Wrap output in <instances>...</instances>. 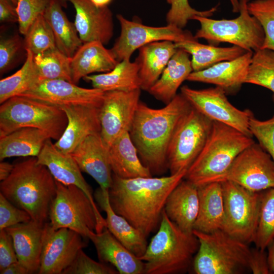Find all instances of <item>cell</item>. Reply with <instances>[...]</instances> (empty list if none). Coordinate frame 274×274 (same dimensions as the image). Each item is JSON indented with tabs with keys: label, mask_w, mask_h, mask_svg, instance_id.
<instances>
[{
	"label": "cell",
	"mask_w": 274,
	"mask_h": 274,
	"mask_svg": "<svg viewBox=\"0 0 274 274\" xmlns=\"http://www.w3.org/2000/svg\"><path fill=\"white\" fill-rule=\"evenodd\" d=\"M187 170L169 176L130 179L113 174L109 190L111 207L148 237L159 227L167 198Z\"/></svg>",
	"instance_id": "6da1fadb"
},
{
	"label": "cell",
	"mask_w": 274,
	"mask_h": 274,
	"mask_svg": "<svg viewBox=\"0 0 274 274\" xmlns=\"http://www.w3.org/2000/svg\"><path fill=\"white\" fill-rule=\"evenodd\" d=\"M191 107L181 93L159 109L139 102L129 132L141 161L152 175L162 174L168 169L167 152L171 138Z\"/></svg>",
	"instance_id": "7a4b0ae2"
},
{
	"label": "cell",
	"mask_w": 274,
	"mask_h": 274,
	"mask_svg": "<svg viewBox=\"0 0 274 274\" xmlns=\"http://www.w3.org/2000/svg\"><path fill=\"white\" fill-rule=\"evenodd\" d=\"M10 175L0 184V193L17 207L26 211L32 220L44 225L56 193L55 179L45 165L30 157L14 164Z\"/></svg>",
	"instance_id": "3957f363"
},
{
	"label": "cell",
	"mask_w": 274,
	"mask_h": 274,
	"mask_svg": "<svg viewBox=\"0 0 274 274\" xmlns=\"http://www.w3.org/2000/svg\"><path fill=\"white\" fill-rule=\"evenodd\" d=\"M198 247L193 233L181 229L163 210L156 233L139 258L144 262V273H177L188 269Z\"/></svg>",
	"instance_id": "277c9868"
},
{
	"label": "cell",
	"mask_w": 274,
	"mask_h": 274,
	"mask_svg": "<svg viewBox=\"0 0 274 274\" xmlns=\"http://www.w3.org/2000/svg\"><path fill=\"white\" fill-rule=\"evenodd\" d=\"M254 142L252 137L213 121L208 139L184 179L197 187L217 182L227 171L236 156Z\"/></svg>",
	"instance_id": "5b68a950"
},
{
	"label": "cell",
	"mask_w": 274,
	"mask_h": 274,
	"mask_svg": "<svg viewBox=\"0 0 274 274\" xmlns=\"http://www.w3.org/2000/svg\"><path fill=\"white\" fill-rule=\"evenodd\" d=\"M193 234L199 247L193 261L196 274H234L247 267L251 250L247 244L218 230L205 233L196 230Z\"/></svg>",
	"instance_id": "8992f818"
},
{
	"label": "cell",
	"mask_w": 274,
	"mask_h": 274,
	"mask_svg": "<svg viewBox=\"0 0 274 274\" xmlns=\"http://www.w3.org/2000/svg\"><path fill=\"white\" fill-rule=\"evenodd\" d=\"M1 105L0 138L21 128L34 127L46 131L56 141L67 125L64 112L56 106L22 96Z\"/></svg>",
	"instance_id": "52a82bcc"
},
{
	"label": "cell",
	"mask_w": 274,
	"mask_h": 274,
	"mask_svg": "<svg viewBox=\"0 0 274 274\" xmlns=\"http://www.w3.org/2000/svg\"><path fill=\"white\" fill-rule=\"evenodd\" d=\"M250 0H239V15L232 19H213L195 16L200 27L194 37L203 39L209 44L217 46L228 43L239 47L246 51L255 52L261 49L264 41V32L259 21L248 10Z\"/></svg>",
	"instance_id": "ba28073f"
},
{
	"label": "cell",
	"mask_w": 274,
	"mask_h": 274,
	"mask_svg": "<svg viewBox=\"0 0 274 274\" xmlns=\"http://www.w3.org/2000/svg\"><path fill=\"white\" fill-rule=\"evenodd\" d=\"M56 193L49 210V223L54 229H72L88 238L93 232L102 228L92 202L75 185H65L55 180Z\"/></svg>",
	"instance_id": "9c48e42d"
},
{
	"label": "cell",
	"mask_w": 274,
	"mask_h": 274,
	"mask_svg": "<svg viewBox=\"0 0 274 274\" xmlns=\"http://www.w3.org/2000/svg\"><path fill=\"white\" fill-rule=\"evenodd\" d=\"M222 186L224 219L222 230L247 244L254 242L261 195L230 181Z\"/></svg>",
	"instance_id": "30bf717a"
},
{
	"label": "cell",
	"mask_w": 274,
	"mask_h": 274,
	"mask_svg": "<svg viewBox=\"0 0 274 274\" xmlns=\"http://www.w3.org/2000/svg\"><path fill=\"white\" fill-rule=\"evenodd\" d=\"M213 121L192 107L179 122L167 152L170 175L187 170L201 151L210 135Z\"/></svg>",
	"instance_id": "8fae6325"
},
{
	"label": "cell",
	"mask_w": 274,
	"mask_h": 274,
	"mask_svg": "<svg viewBox=\"0 0 274 274\" xmlns=\"http://www.w3.org/2000/svg\"><path fill=\"white\" fill-rule=\"evenodd\" d=\"M230 181L251 191L274 187V163L270 155L255 142L242 151L217 182Z\"/></svg>",
	"instance_id": "7c38bea8"
},
{
	"label": "cell",
	"mask_w": 274,
	"mask_h": 274,
	"mask_svg": "<svg viewBox=\"0 0 274 274\" xmlns=\"http://www.w3.org/2000/svg\"><path fill=\"white\" fill-rule=\"evenodd\" d=\"M181 93L193 108L206 117L253 137L249 126L253 113L250 110H241L233 106L222 89L216 86L194 89L184 85L181 88Z\"/></svg>",
	"instance_id": "4fadbf2b"
},
{
	"label": "cell",
	"mask_w": 274,
	"mask_h": 274,
	"mask_svg": "<svg viewBox=\"0 0 274 274\" xmlns=\"http://www.w3.org/2000/svg\"><path fill=\"white\" fill-rule=\"evenodd\" d=\"M117 18L120 25V33L110 49L118 62L130 60L136 49L154 42L198 40L189 30L173 24L151 26L128 20L121 14H118Z\"/></svg>",
	"instance_id": "5bb4252c"
},
{
	"label": "cell",
	"mask_w": 274,
	"mask_h": 274,
	"mask_svg": "<svg viewBox=\"0 0 274 274\" xmlns=\"http://www.w3.org/2000/svg\"><path fill=\"white\" fill-rule=\"evenodd\" d=\"M87 239L66 228L54 229L45 224L39 274H62L79 251L87 246Z\"/></svg>",
	"instance_id": "9a60e30c"
},
{
	"label": "cell",
	"mask_w": 274,
	"mask_h": 274,
	"mask_svg": "<svg viewBox=\"0 0 274 274\" xmlns=\"http://www.w3.org/2000/svg\"><path fill=\"white\" fill-rule=\"evenodd\" d=\"M141 90L105 92L99 112L100 133L108 149L121 133L129 131L140 101Z\"/></svg>",
	"instance_id": "2e32d148"
},
{
	"label": "cell",
	"mask_w": 274,
	"mask_h": 274,
	"mask_svg": "<svg viewBox=\"0 0 274 274\" xmlns=\"http://www.w3.org/2000/svg\"><path fill=\"white\" fill-rule=\"evenodd\" d=\"M105 92L95 88L79 87L61 79L45 80L18 96H22L50 105L60 107L84 105L100 108Z\"/></svg>",
	"instance_id": "e0dca14e"
},
{
	"label": "cell",
	"mask_w": 274,
	"mask_h": 274,
	"mask_svg": "<svg viewBox=\"0 0 274 274\" xmlns=\"http://www.w3.org/2000/svg\"><path fill=\"white\" fill-rule=\"evenodd\" d=\"M48 139L37 157V162L45 165L55 180L65 185H75L81 189L92 203L100 222L105 224V219L101 215L94 200L91 187L84 179L78 164L71 153L62 152Z\"/></svg>",
	"instance_id": "ac0fdd59"
},
{
	"label": "cell",
	"mask_w": 274,
	"mask_h": 274,
	"mask_svg": "<svg viewBox=\"0 0 274 274\" xmlns=\"http://www.w3.org/2000/svg\"><path fill=\"white\" fill-rule=\"evenodd\" d=\"M71 3L76 12L74 24L83 43H109L114 35L113 13L108 6L98 7L91 0H62Z\"/></svg>",
	"instance_id": "d6986e66"
},
{
	"label": "cell",
	"mask_w": 274,
	"mask_h": 274,
	"mask_svg": "<svg viewBox=\"0 0 274 274\" xmlns=\"http://www.w3.org/2000/svg\"><path fill=\"white\" fill-rule=\"evenodd\" d=\"M59 107L64 112L67 119L64 131L54 143L62 152L71 154L87 137L100 133V108L84 105Z\"/></svg>",
	"instance_id": "ffe728a7"
},
{
	"label": "cell",
	"mask_w": 274,
	"mask_h": 274,
	"mask_svg": "<svg viewBox=\"0 0 274 274\" xmlns=\"http://www.w3.org/2000/svg\"><path fill=\"white\" fill-rule=\"evenodd\" d=\"M82 172L92 177L104 193H109L112 182V171L108 149L100 133L87 137L71 153Z\"/></svg>",
	"instance_id": "44dd1931"
},
{
	"label": "cell",
	"mask_w": 274,
	"mask_h": 274,
	"mask_svg": "<svg viewBox=\"0 0 274 274\" xmlns=\"http://www.w3.org/2000/svg\"><path fill=\"white\" fill-rule=\"evenodd\" d=\"M253 54V52L247 51L235 59L193 71L187 80L214 84L222 89L226 94H235L245 84Z\"/></svg>",
	"instance_id": "7402d4cb"
},
{
	"label": "cell",
	"mask_w": 274,
	"mask_h": 274,
	"mask_svg": "<svg viewBox=\"0 0 274 274\" xmlns=\"http://www.w3.org/2000/svg\"><path fill=\"white\" fill-rule=\"evenodd\" d=\"M89 239L93 243L100 261L113 265L119 273H144V262L118 241L107 227L100 232H92Z\"/></svg>",
	"instance_id": "603a6c76"
},
{
	"label": "cell",
	"mask_w": 274,
	"mask_h": 274,
	"mask_svg": "<svg viewBox=\"0 0 274 274\" xmlns=\"http://www.w3.org/2000/svg\"><path fill=\"white\" fill-rule=\"evenodd\" d=\"M44 226L31 220L5 229L12 238L18 261L29 273H38L40 269Z\"/></svg>",
	"instance_id": "cb8c5ba5"
},
{
	"label": "cell",
	"mask_w": 274,
	"mask_h": 274,
	"mask_svg": "<svg viewBox=\"0 0 274 274\" xmlns=\"http://www.w3.org/2000/svg\"><path fill=\"white\" fill-rule=\"evenodd\" d=\"M164 211L181 229L193 232L199 211L197 187L186 180H182L167 198Z\"/></svg>",
	"instance_id": "d4e9b609"
},
{
	"label": "cell",
	"mask_w": 274,
	"mask_h": 274,
	"mask_svg": "<svg viewBox=\"0 0 274 274\" xmlns=\"http://www.w3.org/2000/svg\"><path fill=\"white\" fill-rule=\"evenodd\" d=\"M99 41L83 43L71 59L72 83L77 84L82 78L94 73H107L119 62L111 49Z\"/></svg>",
	"instance_id": "484cf974"
},
{
	"label": "cell",
	"mask_w": 274,
	"mask_h": 274,
	"mask_svg": "<svg viewBox=\"0 0 274 274\" xmlns=\"http://www.w3.org/2000/svg\"><path fill=\"white\" fill-rule=\"evenodd\" d=\"M177 50L170 41L154 42L139 49L135 61L139 67L141 89L148 91L155 83Z\"/></svg>",
	"instance_id": "4316f807"
},
{
	"label": "cell",
	"mask_w": 274,
	"mask_h": 274,
	"mask_svg": "<svg viewBox=\"0 0 274 274\" xmlns=\"http://www.w3.org/2000/svg\"><path fill=\"white\" fill-rule=\"evenodd\" d=\"M94 197L106 213V227L125 247L138 258L145 253L148 246L147 237L124 217L116 214L111 207L109 194H104L98 188Z\"/></svg>",
	"instance_id": "83f0119b"
},
{
	"label": "cell",
	"mask_w": 274,
	"mask_h": 274,
	"mask_svg": "<svg viewBox=\"0 0 274 274\" xmlns=\"http://www.w3.org/2000/svg\"><path fill=\"white\" fill-rule=\"evenodd\" d=\"M113 174L123 179L151 177L148 167L141 161L129 131L121 133L108 149Z\"/></svg>",
	"instance_id": "f1b7e54d"
},
{
	"label": "cell",
	"mask_w": 274,
	"mask_h": 274,
	"mask_svg": "<svg viewBox=\"0 0 274 274\" xmlns=\"http://www.w3.org/2000/svg\"><path fill=\"white\" fill-rule=\"evenodd\" d=\"M199 211L194 229L205 233L222 230L224 204L221 182H214L197 187Z\"/></svg>",
	"instance_id": "f546056e"
},
{
	"label": "cell",
	"mask_w": 274,
	"mask_h": 274,
	"mask_svg": "<svg viewBox=\"0 0 274 274\" xmlns=\"http://www.w3.org/2000/svg\"><path fill=\"white\" fill-rule=\"evenodd\" d=\"M192 72L189 54L177 48L158 80L148 92L166 105L176 96L179 88Z\"/></svg>",
	"instance_id": "4dcf8cb0"
},
{
	"label": "cell",
	"mask_w": 274,
	"mask_h": 274,
	"mask_svg": "<svg viewBox=\"0 0 274 274\" xmlns=\"http://www.w3.org/2000/svg\"><path fill=\"white\" fill-rule=\"evenodd\" d=\"M65 4L62 0H50L43 15L52 30L56 48L72 58L83 42L74 23L62 10Z\"/></svg>",
	"instance_id": "1f68e13d"
},
{
	"label": "cell",
	"mask_w": 274,
	"mask_h": 274,
	"mask_svg": "<svg viewBox=\"0 0 274 274\" xmlns=\"http://www.w3.org/2000/svg\"><path fill=\"white\" fill-rule=\"evenodd\" d=\"M51 139L46 131L23 127L0 138V160L12 157H37Z\"/></svg>",
	"instance_id": "d6a6232c"
},
{
	"label": "cell",
	"mask_w": 274,
	"mask_h": 274,
	"mask_svg": "<svg viewBox=\"0 0 274 274\" xmlns=\"http://www.w3.org/2000/svg\"><path fill=\"white\" fill-rule=\"evenodd\" d=\"M139 71V65L135 61L123 60L108 72L89 75L83 79L90 82L93 88L104 92L130 91L141 89Z\"/></svg>",
	"instance_id": "836d02e7"
},
{
	"label": "cell",
	"mask_w": 274,
	"mask_h": 274,
	"mask_svg": "<svg viewBox=\"0 0 274 274\" xmlns=\"http://www.w3.org/2000/svg\"><path fill=\"white\" fill-rule=\"evenodd\" d=\"M175 44L177 48L183 49L191 55L193 71H201L220 62L235 59L247 52L234 45L220 47L202 44L198 40H186Z\"/></svg>",
	"instance_id": "e575fe53"
},
{
	"label": "cell",
	"mask_w": 274,
	"mask_h": 274,
	"mask_svg": "<svg viewBox=\"0 0 274 274\" xmlns=\"http://www.w3.org/2000/svg\"><path fill=\"white\" fill-rule=\"evenodd\" d=\"M22 66L13 75L0 80V104L28 91L40 81L33 63V54L26 50Z\"/></svg>",
	"instance_id": "d590c367"
},
{
	"label": "cell",
	"mask_w": 274,
	"mask_h": 274,
	"mask_svg": "<svg viewBox=\"0 0 274 274\" xmlns=\"http://www.w3.org/2000/svg\"><path fill=\"white\" fill-rule=\"evenodd\" d=\"M71 59L57 48L33 55L40 81L61 79L72 82Z\"/></svg>",
	"instance_id": "8d00e7d4"
},
{
	"label": "cell",
	"mask_w": 274,
	"mask_h": 274,
	"mask_svg": "<svg viewBox=\"0 0 274 274\" xmlns=\"http://www.w3.org/2000/svg\"><path fill=\"white\" fill-rule=\"evenodd\" d=\"M245 83L260 86L274 95V51L260 49L253 52Z\"/></svg>",
	"instance_id": "74e56055"
},
{
	"label": "cell",
	"mask_w": 274,
	"mask_h": 274,
	"mask_svg": "<svg viewBox=\"0 0 274 274\" xmlns=\"http://www.w3.org/2000/svg\"><path fill=\"white\" fill-rule=\"evenodd\" d=\"M274 239V187L261 195L258 225L254 243L265 250Z\"/></svg>",
	"instance_id": "f35d334b"
},
{
	"label": "cell",
	"mask_w": 274,
	"mask_h": 274,
	"mask_svg": "<svg viewBox=\"0 0 274 274\" xmlns=\"http://www.w3.org/2000/svg\"><path fill=\"white\" fill-rule=\"evenodd\" d=\"M24 36L23 48L33 55L56 48L52 30L43 14L36 18Z\"/></svg>",
	"instance_id": "ab89813d"
},
{
	"label": "cell",
	"mask_w": 274,
	"mask_h": 274,
	"mask_svg": "<svg viewBox=\"0 0 274 274\" xmlns=\"http://www.w3.org/2000/svg\"><path fill=\"white\" fill-rule=\"evenodd\" d=\"M248 10L259 21L264 30L265 37L262 48L274 51V0L250 1Z\"/></svg>",
	"instance_id": "60d3db41"
},
{
	"label": "cell",
	"mask_w": 274,
	"mask_h": 274,
	"mask_svg": "<svg viewBox=\"0 0 274 274\" xmlns=\"http://www.w3.org/2000/svg\"><path fill=\"white\" fill-rule=\"evenodd\" d=\"M170 8L166 15L167 24H173L183 28L188 21L193 19L195 16L210 17L217 10L218 6L211 9L198 11L192 8L188 0H172Z\"/></svg>",
	"instance_id": "b9f144b4"
},
{
	"label": "cell",
	"mask_w": 274,
	"mask_h": 274,
	"mask_svg": "<svg viewBox=\"0 0 274 274\" xmlns=\"http://www.w3.org/2000/svg\"><path fill=\"white\" fill-rule=\"evenodd\" d=\"M50 0H17L16 10L19 32L25 36L36 18L43 14Z\"/></svg>",
	"instance_id": "7bdbcfd3"
},
{
	"label": "cell",
	"mask_w": 274,
	"mask_h": 274,
	"mask_svg": "<svg viewBox=\"0 0 274 274\" xmlns=\"http://www.w3.org/2000/svg\"><path fill=\"white\" fill-rule=\"evenodd\" d=\"M117 272L105 263L92 259L81 249L62 274H116Z\"/></svg>",
	"instance_id": "ee69618b"
},
{
	"label": "cell",
	"mask_w": 274,
	"mask_h": 274,
	"mask_svg": "<svg viewBox=\"0 0 274 274\" xmlns=\"http://www.w3.org/2000/svg\"><path fill=\"white\" fill-rule=\"evenodd\" d=\"M249 126L252 136L270 155L274 163V115L266 120H260L253 116Z\"/></svg>",
	"instance_id": "f6af8a7d"
},
{
	"label": "cell",
	"mask_w": 274,
	"mask_h": 274,
	"mask_svg": "<svg viewBox=\"0 0 274 274\" xmlns=\"http://www.w3.org/2000/svg\"><path fill=\"white\" fill-rule=\"evenodd\" d=\"M23 46L18 35L1 37L0 73L2 75L14 65L21 49Z\"/></svg>",
	"instance_id": "bcb514c9"
},
{
	"label": "cell",
	"mask_w": 274,
	"mask_h": 274,
	"mask_svg": "<svg viewBox=\"0 0 274 274\" xmlns=\"http://www.w3.org/2000/svg\"><path fill=\"white\" fill-rule=\"evenodd\" d=\"M29 215L0 193V230L31 220Z\"/></svg>",
	"instance_id": "7dc6e473"
},
{
	"label": "cell",
	"mask_w": 274,
	"mask_h": 274,
	"mask_svg": "<svg viewBox=\"0 0 274 274\" xmlns=\"http://www.w3.org/2000/svg\"><path fill=\"white\" fill-rule=\"evenodd\" d=\"M17 261L11 236L5 229L0 230V270Z\"/></svg>",
	"instance_id": "c3c4849f"
},
{
	"label": "cell",
	"mask_w": 274,
	"mask_h": 274,
	"mask_svg": "<svg viewBox=\"0 0 274 274\" xmlns=\"http://www.w3.org/2000/svg\"><path fill=\"white\" fill-rule=\"evenodd\" d=\"M264 250L256 248L251 251L248 267L254 274L271 273L268 263L267 255Z\"/></svg>",
	"instance_id": "681fc988"
},
{
	"label": "cell",
	"mask_w": 274,
	"mask_h": 274,
	"mask_svg": "<svg viewBox=\"0 0 274 274\" xmlns=\"http://www.w3.org/2000/svg\"><path fill=\"white\" fill-rule=\"evenodd\" d=\"M16 5L11 0H0V21L1 23L18 22Z\"/></svg>",
	"instance_id": "f907efd6"
},
{
	"label": "cell",
	"mask_w": 274,
	"mask_h": 274,
	"mask_svg": "<svg viewBox=\"0 0 274 274\" xmlns=\"http://www.w3.org/2000/svg\"><path fill=\"white\" fill-rule=\"evenodd\" d=\"M1 274H28L27 268L18 261L13 263L0 270Z\"/></svg>",
	"instance_id": "816d5d0a"
},
{
	"label": "cell",
	"mask_w": 274,
	"mask_h": 274,
	"mask_svg": "<svg viewBox=\"0 0 274 274\" xmlns=\"http://www.w3.org/2000/svg\"><path fill=\"white\" fill-rule=\"evenodd\" d=\"M14 165L8 162L1 161L0 163V180H6L11 174Z\"/></svg>",
	"instance_id": "f5cc1de1"
},
{
	"label": "cell",
	"mask_w": 274,
	"mask_h": 274,
	"mask_svg": "<svg viewBox=\"0 0 274 274\" xmlns=\"http://www.w3.org/2000/svg\"><path fill=\"white\" fill-rule=\"evenodd\" d=\"M267 260L270 271L274 273V239L267 247Z\"/></svg>",
	"instance_id": "db71d44e"
},
{
	"label": "cell",
	"mask_w": 274,
	"mask_h": 274,
	"mask_svg": "<svg viewBox=\"0 0 274 274\" xmlns=\"http://www.w3.org/2000/svg\"><path fill=\"white\" fill-rule=\"evenodd\" d=\"M91 2L98 7L108 6L112 0H91Z\"/></svg>",
	"instance_id": "11a10c76"
},
{
	"label": "cell",
	"mask_w": 274,
	"mask_h": 274,
	"mask_svg": "<svg viewBox=\"0 0 274 274\" xmlns=\"http://www.w3.org/2000/svg\"><path fill=\"white\" fill-rule=\"evenodd\" d=\"M232 7V12H239V0H229Z\"/></svg>",
	"instance_id": "9f6ffc18"
},
{
	"label": "cell",
	"mask_w": 274,
	"mask_h": 274,
	"mask_svg": "<svg viewBox=\"0 0 274 274\" xmlns=\"http://www.w3.org/2000/svg\"><path fill=\"white\" fill-rule=\"evenodd\" d=\"M15 5H17V0H11Z\"/></svg>",
	"instance_id": "6f0895ef"
},
{
	"label": "cell",
	"mask_w": 274,
	"mask_h": 274,
	"mask_svg": "<svg viewBox=\"0 0 274 274\" xmlns=\"http://www.w3.org/2000/svg\"><path fill=\"white\" fill-rule=\"evenodd\" d=\"M171 1H172V0H166L168 4H170Z\"/></svg>",
	"instance_id": "680465c9"
},
{
	"label": "cell",
	"mask_w": 274,
	"mask_h": 274,
	"mask_svg": "<svg viewBox=\"0 0 274 274\" xmlns=\"http://www.w3.org/2000/svg\"><path fill=\"white\" fill-rule=\"evenodd\" d=\"M272 99H273V100L274 101V95H273V96H272Z\"/></svg>",
	"instance_id": "91938a15"
}]
</instances>
